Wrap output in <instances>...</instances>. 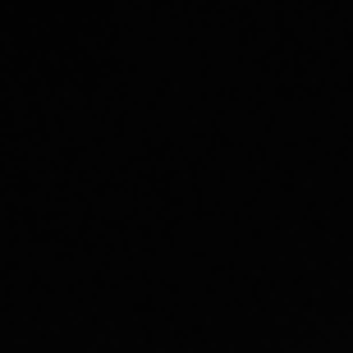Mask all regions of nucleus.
Listing matches in <instances>:
<instances>
[]
</instances>
